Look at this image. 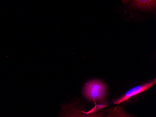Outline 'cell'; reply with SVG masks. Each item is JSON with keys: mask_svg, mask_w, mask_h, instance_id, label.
<instances>
[{"mask_svg": "<svg viewBox=\"0 0 156 117\" xmlns=\"http://www.w3.org/2000/svg\"><path fill=\"white\" fill-rule=\"evenodd\" d=\"M83 94L89 101L102 103L105 101L107 87L102 81L96 79L91 80L84 85Z\"/></svg>", "mask_w": 156, "mask_h": 117, "instance_id": "6da1fadb", "label": "cell"}, {"mask_svg": "<svg viewBox=\"0 0 156 117\" xmlns=\"http://www.w3.org/2000/svg\"><path fill=\"white\" fill-rule=\"evenodd\" d=\"M156 83V79H155L153 81L148 82L145 84L133 87L132 89L129 90L128 91H127L123 96L121 97L120 98L114 100L113 102L115 104L118 105L122 102H125L133 96H135L137 94H140L141 92L147 91L155 84Z\"/></svg>", "mask_w": 156, "mask_h": 117, "instance_id": "7a4b0ae2", "label": "cell"}, {"mask_svg": "<svg viewBox=\"0 0 156 117\" xmlns=\"http://www.w3.org/2000/svg\"><path fill=\"white\" fill-rule=\"evenodd\" d=\"M130 6L141 10H153L156 9V0H132Z\"/></svg>", "mask_w": 156, "mask_h": 117, "instance_id": "3957f363", "label": "cell"}, {"mask_svg": "<svg viewBox=\"0 0 156 117\" xmlns=\"http://www.w3.org/2000/svg\"><path fill=\"white\" fill-rule=\"evenodd\" d=\"M130 0H123V2H125V3H128Z\"/></svg>", "mask_w": 156, "mask_h": 117, "instance_id": "277c9868", "label": "cell"}]
</instances>
